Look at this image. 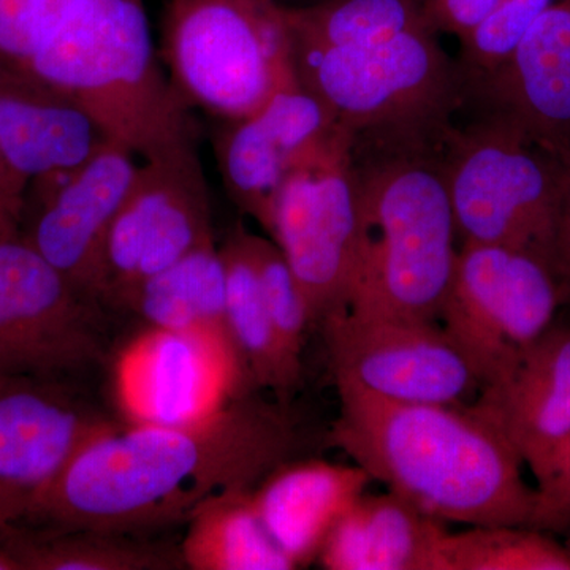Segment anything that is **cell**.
<instances>
[{"instance_id":"obj_1","label":"cell","mask_w":570,"mask_h":570,"mask_svg":"<svg viewBox=\"0 0 570 570\" xmlns=\"http://www.w3.org/2000/svg\"><path fill=\"white\" fill-rule=\"evenodd\" d=\"M299 439L291 406L255 390L193 422L132 423L82 449L33 494L24 520L134 535L186 527L214 499L254 490L294 460Z\"/></svg>"},{"instance_id":"obj_2","label":"cell","mask_w":570,"mask_h":570,"mask_svg":"<svg viewBox=\"0 0 570 570\" xmlns=\"http://www.w3.org/2000/svg\"><path fill=\"white\" fill-rule=\"evenodd\" d=\"M326 444L420 510L466 527H530L535 489L508 438L472 404L397 403L336 384Z\"/></svg>"},{"instance_id":"obj_3","label":"cell","mask_w":570,"mask_h":570,"mask_svg":"<svg viewBox=\"0 0 570 570\" xmlns=\"http://www.w3.org/2000/svg\"><path fill=\"white\" fill-rule=\"evenodd\" d=\"M22 69L140 159L195 141L193 107L154 47L142 0H77Z\"/></svg>"},{"instance_id":"obj_4","label":"cell","mask_w":570,"mask_h":570,"mask_svg":"<svg viewBox=\"0 0 570 570\" xmlns=\"http://www.w3.org/2000/svg\"><path fill=\"white\" fill-rule=\"evenodd\" d=\"M430 138L379 140L385 156L358 163L363 261L347 311L439 322L459 249L441 160Z\"/></svg>"},{"instance_id":"obj_5","label":"cell","mask_w":570,"mask_h":570,"mask_svg":"<svg viewBox=\"0 0 570 570\" xmlns=\"http://www.w3.org/2000/svg\"><path fill=\"white\" fill-rule=\"evenodd\" d=\"M445 142L442 174L461 245L524 250L561 277L558 230L570 151L498 116L445 134Z\"/></svg>"},{"instance_id":"obj_6","label":"cell","mask_w":570,"mask_h":570,"mask_svg":"<svg viewBox=\"0 0 570 570\" xmlns=\"http://www.w3.org/2000/svg\"><path fill=\"white\" fill-rule=\"evenodd\" d=\"M430 26L371 43L292 45L296 77L358 138L401 140L444 132L459 73Z\"/></svg>"},{"instance_id":"obj_7","label":"cell","mask_w":570,"mask_h":570,"mask_svg":"<svg viewBox=\"0 0 570 570\" xmlns=\"http://www.w3.org/2000/svg\"><path fill=\"white\" fill-rule=\"evenodd\" d=\"M285 10L275 0H171L160 55L186 102L236 121L294 81Z\"/></svg>"},{"instance_id":"obj_8","label":"cell","mask_w":570,"mask_h":570,"mask_svg":"<svg viewBox=\"0 0 570 570\" xmlns=\"http://www.w3.org/2000/svg\"><path fill=\"white\" fill-rule=\"evenodd\" d=\"M121 322L24 236H0V374L102 381Z\"/></svg>"},{"instance_id":"obj_9","label":"cell","mask_w":570,"mask_h":570,"mask_svg":"<svg viewBox=\"0 0 570 570\" xmlns=\"http://www.w3.org/2000/svg\"><path fill=\"white\" fill-rule=\"evenodd\" d=\"M355 137L307 160L277 195L268 235L291 265L313 328L347 311L363 261Z\"/></svg>"},{"instance_id":"obj_10","label":"cell","mask_w":570,"mask_h":570,"mask_svg":"<svg viewBox=\"0 0 570 570\" xmlns=\"http://www.w3.org/2000/svg\"><path fill=\"white\" fill-rule=\"evenodd\" d=\"M564 291L560 275L535 255L461 245L439 322L485 389L504 377L550 328Z\"/></svg>"},{"instance_id":"obj_11","label":"cell","mask_w":570,"mask_h":570,"mask_svg":"<svg viewBox=\"0 0 570 570\" xmlns=\"http://www.w3.org/2000/svg\"><path fill=\"white\" fill-rule=\"evenodd\" d=\"M212 239V198L197 142L142 159L105 245L100 302L116 314L138 284Z\"/></svg>"},{"instance_id":"obj_12","label":"cell","mask_w":570,"mask_h":570,"mask_svg":"<svg viewBox=\"0 0 570 570\" xmlns=\"http://www.w3.org/2000/svg\"><path fill=\"white\" fill-rule=\"evenodd\" d=\"M335 384L397 403L471 404L478 371L441 322L343 311L318 326Z\"/></svg>"},{"instance_id":"obj_13","label":"cell","mask_w":570,"mask_h":570,"mask_svg":"<svg viewBox=\"0 0 570 570\" xmlns=\"http://www.w3.org/2000/svg\"><path fill=\"white\" fill-rule=\"evenodd\" d=\"M347 137L354 135L296 77L258 110L225 122L213 145L225 193L268 234L288 176Z\"/></svg>"},{"instance_id":"obj_14","label":"cell","mask_w":570,"mask_h":570,"mask_svg":"<svg viewBox=\"0 0 570 570\" xmlns=\"http://www.w3.org/2000/svg\"><path fill=\"white\" fill-rule=\"evenodd\" d=\"M126 425L99 382L0 374V482L33 497L82 449Z\"/></svg>"},{"instance_id":"obj_15","label":"cell","mask_w":570,"mask_h":570,"mask_svg":"<svg viewBox=\"0 0 570 570\" xmlns=\"http://www.w3.org/2000/svg\"><path fill=\"white\" fill-rule=\"evenodd\" d=\"M135 154L107 141L66 174L39 179L21 235L81 291L99 299L105 245L132 186Z\"/></svg>"},{"instance_id":"obj_16","label":"cell","mask_w":570,"mask_h":570,"mask_svg":"<svg viewBox=\"0 0 570 570\" xmlns=\"http://www.w3.org/2000/svg\"><path fill=\"white\" fill-rule=\"evenodd\" d=\"M472 407L508 438L535 480L570 442V324L553 322Z\"/></svg>"},{"instance_id":"obj_17","label":"cell","mask_w":570,"mask_h":570,"mask_svg":"<svg viewBox=\"0 0 570 570\" xmlns=\"http://www.w3.org/2000/svg\"><path fill=\"white\" fill-rule=\"evenodd\" d=\"M121 395L134 423L178 425L219 406L228 382L249 392L228 356L200 336L148 330L124 358Z\"/></svg>"},{"instance_id":"obj_18","label":"cell","mask_w":570,"mask_h":570,"mask_svg":"<svg viewBox=\"0 0 570 570\" xmlns=\"http://www.w3.org/2000/svg\"><path fill=\"white\" fill-rule=\"evenodd\" d=\"M105 142L70 97L0 61V154L26 186L73 170Z\"/></svg>"},{"instance_id":"obj_19","label":"cell","mask_w":570,"mask_h":570,"mask_svg":"<svg viewBox=\"0 0 570 570\" xmlns=\"http://www.w3.org/2000/svg\"><path fill=\"white\" fill-rule=\"evenodd\" d=\"M479 80L493 116L570 151V0H553L509 61Z\"/></svg>"},{"instance_id":"obj_20","label":"cell","mask_w":570,"mask_h":570,"mask_svg":"<svg viewBox=\"0 0 570 570\" xmlns=\"http://www.w3.org/2000/svg\"><path fill=\"white\" fill-rule=\"evenodd\" d=\"M373 482L358 464L291 460L253 490L258 515L296 569L317 561L326 538Z\"/></svg>"},{"instance_id":"obj_21","label":"cell","mask_w":570,"mask_h":570,"mask_svg":"<svg viewBox=\"0 0 570 570\" xmlns=\"http://www.w3.org/2000/svg\"><path fill=\"white\" fill-rule=\"evenodd\" d=\"M449 528L387 491L356 499L326 538L318 564L326 570H441Z\"/></svg>"},{"instance_id":"obj_22","label":"cell","mask_w":570,"mask_h":570,"mask_svg":"<svg viewBox=\"0 0 570 570\" xmlns=\"http://www.w3.org/2000/svg\"><path fill=\"white\" fill-rule=\"evenodd\" d=\"M116 314L122 321L140 322L146 330L204 337L228 356L250 389L228 330L225 268L216 239L142 281L122 299Z\"/></svg>"},{"instance_id":"obj_23","label":"cell","mask_w":570,"mask_h":570,"mask_svg":"<svg viewBox=\"0 0 570 570\" xmlns=\"http://www.w3.org/2000/svg\"><path fill=\"white\" fill-rule=\"evenodd\" d=\"M225 268V303L232 341L250 389L269 390L291 406L302 382L303 363L285 351L266 309L249 245V230L236 225L219 246Z\"/></svg>"},{"instance_id":"obj_24","label":"cell","mask_w":570,"mask_h":570,"mask_svg":"<svg viewBox=\"0 0 570 570\" xmlns=\"http://www.w3.org/2000/svg\"><path fill=\"white\" fill-rule=\"evenodd\" d=\"M0 550L18 570H181V549L149 535L52 530L21 521L0 528Z\"/></svg>"},{"instance_id":"obj_25","label":"cell","mask_w":570,"mask_h":570,"mask_svg":"<svg viewBox=\"0 0 570 570\" xmlns=\"http://www.w3.org/2000/svg\"><path fill=\"white\" fill-rule=\"evenodd\" d=\"M181 549L190 570H294L266 530L253 490L214 499L186 524Z\"/></svg>"},{"instance_id":"obj_26","label":"cell","mask_w":570,"mask_h":570,"mask_svg":"<svg viewBox=\"0 0 570 570\" xmlns=\"http://www.w3.org/2000/svg\"><path fill=\"white\" fill-rule=\"evenodd\" d=\"M285 11L292 45L303 47L371 43L430 26L423 0H330L321 6Z\"/></svg>"},{"instance_id":"obj_27","label":"cell","mask_w":570,"mask_h":570,"mask_svg":"<svg viewBox=\"0 0 570 570\" xmlns=\"http://www.w3.org/2000/svg\"><path fill=\"white\" fill-rule=\"evenodd\" d=\"M441 570H570V550L530 527H469L445 534Z\"/></svg>"},{"instance_id":"obj_28","label":"cell","mask_w":570,"mask_h":570,"mask_svg":"<svg viewBox=\"0 0 570 570\" xmlns=\"http://www.w3.org/2000/svg\"><path fill=\"white\" fill-rule=\"evenodd\" d=\"M249 245L257 266L266 309L277 336L288 355L303 363L307 335L314 328L302 288L296 283L291 265L273 239L249 232Z\"/></svg>"},{"instance_id":"obj_29","label":"cell","mask_w":570,"mask_h":570,"mask_svg":"<svg viewBox=\"0 0 570 570\" xmlns=\"http://www.w3.org/2000/svg\"><path fill=\"white\" fill-rule=\"evenodd\" d=\"M553 0H504L471 36L461 40L463 58L475 77L493 73L524 39Z\"/></svg>"},{"instance_id":"obj_30","label":"cell","mask_w":570,"mask_h":570,"mask_svg":"<svg viewBox=\"0 0 570 570\" xmlns=\"http://www.w3.org/2000/svg\"><path fill=\"white\" fill-rule=\"evenodd\" d=\"M77 0H0V61L22 66Z\"/></svg>"},{"instance_id":"obj_31","label":"cell","mask_w":570,"mask_h":570,"mask_svg":"<svg viewBox=\"0 0 570 570\" xmlns=\"http://www.w3.org/2000/svg\"><path fill=\"white\" fill-rule=\"evenodd\" d=\"M530 528L550 534L570 531V442L538 480Z\"/></svg>"},{"instance_id":"obj_32","label":"cell","mask_w":570,"mask_h":570,"mask_svg":"<svg viewBox=\"0 0 570 570\" xmlns=\"http://www.w3.org/2000/svg\"><path fill=\"white\" fill-rule=\"evenodd\" d=\"M504 0H423L431 28L466 39Z\"/></svg>"},{"instance_id":"obj_33","label":"cell","mask_w":570,"mask_h":570,"mask_svg":"<svg viewBox=\"0 0 570 570\" xmlns=\"http://www.w3.org/2000/svg\"><path fill=\"white\" fill-rule=\"evenodd\" d=\"M28 186L10 170L0 154V236L21 235Z\"/></svg>"},{"instance_id":"obj_34","label":"cell","mask_w":570,"mask_h":570,"mask_svg":"<svg viewBox=\"0 0 570 570\" xmlns=\"http://www.w3.org/2000/svg\"><path fill=\"white\" fill-rule=\"evenodd\" d=\"M558 258L566 287L570 285V153L568 176H566L564 197H562L560 230H558Z\"/></svg>"},{"instance_id":"obj_35","label":"cell","mask_w":570,"mask_h":570,"mask_svg":"<svg viewBox=\"0 0 570 570\" xmlns=\"http://www.w3.org/2000/svg\"><path fill=\"white\" fill-rule=\"evenodd\" d=\"M31 494L0 482V528L24 520L31 505Z\"/></svg>"},{"instance_id":"obj_36","label":"cell","mask_w":570,"mask_h":570,"mask_svg":"<svg viewBox=\"0 0 570 570\" xmlns=\"http://www.w3.org/2000/svg\"><path fill=\"white\" fill-rule=\"evenodd\" d=\"M0 570H18L17 564L0 550Z\"/></svg>"}]
</instances>
